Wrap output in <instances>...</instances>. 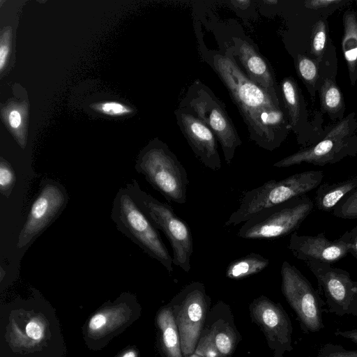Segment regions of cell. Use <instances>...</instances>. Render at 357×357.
I'll use <instances>...</instances> for the list:
<instances>
[{"label": "cell", "mask_w": 357, "mask_h": 357, "mask_svg": "<svg viewBox=\"0 0 357 357\" xmlns=\"http://www.w3.org/2000/svg\"><path fill=\"white\" fill-rule=\"evenodd\" d=\"M342 49L352 85L357 79V14L347 10L343 15Z\"/></svg>", "instance_id": "18"}, {"label": "cell", "mask_w": 357, "mask_h": 357, "mask_svg": "<svg viewBox=\"0 0 357 357\" xmlns=\"http://www.w3.org/2000/svg\"><path fill=\"white\" fill-rule=\"evenodd\" d=\"M136 171L167 201H187L188 174L176 155L162 142L150 144L139 154Z\"/></svg>", "instance_id": "5"}, {"label": "cell", "mask_w": 357, "mask_h": 357, "mask_svg": "<svg viewBox=\"0 0 357 357\" xmlns=\"http://www.w3.org/2000/svg\"><path fill=\"white\" fill-rule=\"evenodd\" d=\"M252 310L255 320L280 354L284 351H291V324L281 306L266 298L261 297L253 302Z\"/></svg>", "instance_id": "15"}, {"label": "cell", "mask_w": 357, "mask_h": 357, "mask_svg": "<svg viewBox=\"0 0 357 357\" xmlns=\"http://www.w3.org/2000/svg\"><path fill=\"white\" fill-rule=\"evenodd\" d=\"M282 98L292 128L297 126L301 114L300 94L296 82L292 77H286L280 84Z\"/></svg>", "instance_id": "22"}, {"label": "cell", "mask_w": 357, "mask_h": 357, "mask_svg": "<svg viewBox=\"0 0 357 357\" xmlns=\"http://www.w3.org/2000/svg\"><path fill=\"white\" fill-rule=\"evenodd\" d=\"M351 134L347 118L337 123L323 139L280 160L273 166L282 168L302 163L324 166L338 162L347 156H355L357 139Z\"/></svg>", "instance_id": "9"}, {"label": "cell", "mask_w": 357, "mask_h": 357, "mask_svg": "<svg viewBox=\"0 0 357 357\" xmlns=\"http://www.w3.org/2000/svg\"><path fill=\"white\" fill-rule=\"evenodd\" d=\"M120 357H137V353L133 349H130L121 354Z\"/></svg>", "instance_id": "39"}, {"label": "cell", "mask_w": 357, "mask_h": 357, "mask_svg": "<svg viewBox=\"0 0 357 357\" xmlns=\"http://www.w3.org/2000/svg\"><path fill=\"white\" fill-rule=\"evenodd\" d=\"M351 233L346 231L335 240H329L325 232L316 236L299 235L296 231L290 236L288 249L301 261H317L331 264L336 262L350 252Z\"/></svg>", "instance_id": "12"}, {"label": "cell", "mask_w": 357, "mask_h": 357, "mask_svg": "<svg viewBox=\"0 0 357 357\" xmlns=\"http://www.w3.org/2000/svg\"><path fill=\"white\" fill-rule=\"evenodd\" d=\"M212 340L222 356L230 354L234 346V338L229 330H213L210 333Z\"/></svg>", "instance_id": "29"}, {"label": "cell", "mask_w": 357, "mask_h": 357, "mask_svg": "<svg viewBox=\"0 0 357 357\" xmlns=\"http://www.w3.org/2000/svg\"><path fill=\"white\" fill-rule=\"evenodd\" d=\"M351 233V248L350 252L357 260V225L350 230Z\"/></svg>", "instance_id": "37"}, {"label": "cell", "mask_w": 357, "mask_h": 357, "mask_svg": "<svg viewBox=\"0 0 357 357\" xmlns=\"http://www.w3.org/2000/svg\"><path fill=\"white\" fill-rule=\"evenodd\" d=\"M213 63L248 127L250 139L268 151L279 147L288 128L281 105L248 77L233 56L216 54Z\"/></svg>", "instance_id": "1"}, {"label": "cell", "mask_w": 357, "mask_h": 357, "mask_svg": "<svg viewBox=\"0 0 357 357\" xmlns=\"http://www.w3.org/2000/svg\"><path fill=\"white\" fill-rule=\"evenodd\" d=\"M282 291L297 314L303 330L315 333L324 328L322 312L326 303L310 281L287 261L281 266Z\"/></svg>", "instance_id": "8"}, {"label": "cell", "mask_w": 357, "mask_h": 357, "mask_svg": "<svg viewBox=\"0 0 357 357\" xmlns=\"http://www.w3.org/2000/svg\"><path fill=\"white\" fill-rule=\"evenodd\" d=\"M334 216L347 220L357 218V188L344 197L334 208Z\"/></svg>", "instance_id": "25"}, {"label": "cell", "mask_w": 357, "mask_h": 357, "mask_svg": "<svg viewBox=\"0 0 357 357\" xmlns=\"http://www.w3.org/2000/svg\"><path fill=\"white\" fill-rule=\"evenodd\" d=\"M12 43V28L4 27L0 37V72L3 73L9 58Z\"/></svg>", "instance_id": "31"}, {"label": "cell", "mask_w": 357, "mask_h": 357, "mask_svg": "<svg viewBox=\"0 0 357 357\" xmlns=\"http://www.w3.org/2000/svg\"><path fill=\"white\" fill-rule=\"evenodd\" d=\"M111 218L119 231L160 262L169 273H172L173 258L158 229L134 202L126 188H121L117 192Z\"/></svg>", "instance_id": "4"}, {"label": "cell", "mask_w": 357, "mask_h": 357, "mask_svg": "<svg viewBox=\"0 0 357 357\" xmlns=\"http://www.w3.org/2000/svg\"><path fill=\"white\" fill-rule=\"evenodd\" d=\"M357 188V174L333 183H324L317 188L314 204L324 212L333 211L337 204Z\"/></svg>", "instance_id": "17"}, {"label": "cell", "mask_w": 357, "mask_h": 357, "mask_svg": "<svg viewBox=\"0 0 357 357\" xmlns=\"http://www.w3.org/2000/svg\"><path fill=\"white\" fill-rule=\"evenodd\" d=\"M324 177L321 170L305 171L282 180H270L248 190L243 194L238 207L230 215L225 225H238L262 210L306 195L321 183Z\"/></svg>", "instance_id": "2"}, {"label": "cell", "mask_w": 357, "mask_h": 357, "mask_svg": "<svg viewBox=\"0 0 357 357\" xmlns=\"http://www.w3.org/2000/svg\"><path fill=\"white\" fill-rule=\"evenodd\" d=\"M28 111L29 106L26 102H10L1 109V116L5 125L22 148L26 144Z\"/></svg>", "instance_id": "19"}, {"label": "cell", "mask_w": 357, "mask_h": 357, "mask_svg": "<svg viewBox=\"0 0 357 357\" xmlns=\"http://www.w3.org/2000/svg\"><path fill=\"white\" fill-rule=\"evenodd\" d=\"M336 336L342 337L357 344V328L351 330L340 331L337 330L334 333Z\"/></svg>", "instance_id": "36"}, {"label": "cell", "mask_w": 357, "mask_h": 357, "mask_svg": "<svg viewBox=\"0 0 357 357\" xmlns=\"http://www.w3.org/2000/svg\"><path fill=\"white\" fill-rule=\"evenodd\" d=\"M90 107L96 112L109 116H122L133 112L130 107L116 101L93 103Z\"/></svg>", "instance_id": "27"}, {"label": "cell", "mask_w": 357, "mask_h": 357, "mask_svg": "<svg viewBox=\"0 0 357 357\" xmlns=\"http://www.w3.org/2000/svg\"><path fill=\"white\" fill-rule=\"evenodd\" d=\"M235 52L245 73L255 84L265 90L280 105L278 88L273 72L266 59L248 41L234 38Z\"/></svg>", "instance_id": "16"}, {"label": "cell", "mask_w": 357, "mask_h": 357, "mask_svg": "<svg viewBox=\"0 0 357 357\" xmlns=\"http://www.w3.org/2000/svg\"><path fill=\"white\" fill-rule=\"evenodd\" d=\"M326 42V26L324 21L319 20L314 26L311 40V53L321 60Z\"/></svg>", "instance_id": "28"}, {"label": "cell", "mask_w": 357, "mask_h": 357, "mask_svg": "<svg viewBox=\"0 0 357 357\" xmlns=\"http://www.w3.org/2000/svg\"><path fill=\"white\" fill-rule=\"evenodd\" d=\"M68 195L57 181L46 179L33 202L18 236L17 248H24L34 241L66 208Z\"/></svg>", "instance_id": "11"}, {"label": "cell", "mask_w": 357, "mask_h": 357, "mask_svg": "<svg viewBox=\"0 0 357 357\" xmlns=\"http://www.w3.org/2000/svg\"><path fill=\"white\" fill-rule=\"evenodd\" d=\"M314 201L307 195L264 209L240 227L237 236L243 239H275L295 232L311 213Z\"/></svg>", "instance_id": "7"}, {"label": "cell", "mask_w": 357, "mask_h": 357, "mask_svg": "<svg viewBox=\"0 0 357 357\" xmlns=\"http://www.w3.org/2000/svg\"><path fill=\"white\" fill-rule=\"evenodd\" d=\"M15 182V175L12 167L2 158L0 162V192L8 197Z\"/></svg>", "instance_id": "30"}, {"label": "cell", "mask_w": 357, "mask_h": 357, "mask_svg": "<svg viewBox=\"0 0 357 357\" xmlns=\"http://www.w3.org/2000/svg\"><path fill=\"white\" fill-rule=\"evenodd\" d=\"M307 268L317 279L329 312L357 317V281L346 270L330 264L310 261Z\"/></svg>", "instance_id": "10"}, {"label": "cell", "mask_w": 357, "mask_h": 357, "mask_svg": "<svg viewBox=\"0 0 357 357\" xmlns=\"http://www.w3.org/2000/svg\"><path fill=\"white\" fill-rule=\"evenodd\" d=\"M157 321L167 356L182 357L179 333L171 310L163 309L159 313Z\"/></svg>", "instance_id": "20"}, {"label": "cell", "mask_w": 357, "mask_h": 357, "mask_svg": "<svg viewBox=\"0 0 357 357\" xmlns=\"http://www.w3.org/2000/svg\"><path fill=\"white\" fill-rule=\"evenodd\" d=\"M296 69L305 84H315L319 74L317 66L314 61L307 56L298 55L296 59Z\"/></svg>", "instance_id": "26"}, {"label": "cell", "mask_w": 357, "mask_h": 357, "mask_svg": "<svg viewBox=\"0 0 357 357\" xmlns=\"http://www.w3.org/2000/svg\"><path fill=\"white\" fill-rule=\"evenodd\" d=\"M174 114L177 124L196 157L207 168L219 170L222 162L213 131L184 107H178Z\"/></svg>", "instance_id": "13"}, {"label": "cell", "mask_w": 357, "mask_h": 357, "mask_svg": "<svg viewBox=\"0 0 357 357\" xmlns=\"http://www.w3.org/2000/svg\"><path fill=\"white\" fill-rule=\"evenodd\" d=\"M342 3V0H309L304 2L306 8L313 10L327 8Z\"/></svg>", "instance_id": "35"}, {"label": "cell", "mask_w": 357, "mask_h": 357, "mask_svg": "<svg viewBox=\"0 0 357 357\" xmlns=\"http://www.w3.org/2000/svg\"><path fill=\"white\" fill-rule=\"evenodd\" d=\"M264 3L268 4V5H274L277 4L278 3V1L275 0H266L263 1Z\"/></svg>", "instance_id": "40"}, {"label": "cell", "mask_w": 357, "mask_h": 357, "mask_svg": "<svg viewBox=\"0 0 357 357\" xmlns=\"http://www.w3.org/2000/svg\"><path fill=\"white\" fill-rule=\"evenodd\" d=\"M320 99L322 110L329 114L339 112L343 106L342 93L335 83L326 79L320 90Z\"/></svg>", "instance_id": "23"}, {"label": "cell", "mask_w": 357, "mask_h": 357, "mask_svg": "<svg viewBox=\"0 0 357 357\" xmlns=\"http://www.w3.org/2000/svg\"><path fill=\"white\" fill-rule=\"evenodd\" d=\"M206 297L202 284L192 283L186 289L176 317L181 347L184 356L195 351L204 321Z\"/></svg>", "instance_id": "14"}, {"label": "cell", "mask_w": 357, "mask_h": 357, "mask_svg": "<svg viewBox=\"0 0 357 357\" xmlns=\"http://www.w3.org/2000/svg\"><path fill=\"white\" fill-rule=\"evenodd\" d=\"M195 354L199 357H222L216 349L210 333L199 342Z\"/></svg>", "instance_id": "33"}, {"label": "cell", "mask_w": 357, "mask_h": 357, "mask_svg": "<svg viewBox=\"0 0 357 357\" xmlns=\"http://www.w3.org/2000/svg\"><path fill=\"white\" fill-rule=\"evenodd\" d=\"M269 260L257 253H250L231 261L226 270V276L232 280H241L257 274L265 269Z\"/></svg>", "instance_id": "21"}, {"label": "cell", "mask_w": 357, "mask_h": 357, "mask_svg": "<svg viewBox=\"0 0 357 357\" xmlns=\"http://www.w3.org/2000/svg\"><path fill=\"white\" fill-rule=\"evenodd\" d=\"M231 3L233 4L237 5L236 6L243 8L248 7L249 4L251 3L250 1L248 0H237V1H232Z\"/></svg>", "instance_id": "38"}, {"label": "cell", "mask_w": 357, "mask_h": 357, "mask_svg": "<svg viewBox=\"0 0 357 357\" xmlns=\"http://www.w3.org/2000/svg\"><path fill=\"white\" fill-rule=\"evenodd\" d=\"M316 357H357V350H347L342 345L328 343L319 349Z\"/></svg>", "instance_id": "32"}, {"label": "cell", "mask_w": 357, "mask_h": 357, "mask_svg": "<svg viewBox=\"0 0 357 357\" xmlns=\"http://www.w3.org/2000/svg\"><path fill=\"white\" fill-rule=\"evenodd\" d=\"M126 188L153 226L165 234L172 248L173 264L189 272L193 243L188 224L175 213L169 204L144 191L136 180H132Z\"/></svg>", "instance_id": "3"}, {"label": "cell", "mask_w": 357, "mask_h": 357, "mask_svg": "<svg viewBox=\"0 0 357 357\" xmlns=\"http://www.w3.org/2000/svg\"><path fill=\"white\" fill-rule=\"evenodd\" d=\"M117 307H110L93 314L88 323V331L90 334L98 335L106 331L109 327L116 326V321L122 320Z\"/></svg>", "instance_id": "24"}, {"label": "cell", "mask_w": 357, "mask_h": 357, "mask_svg": "<svg viewBox=\"0 0 357 357\" xmlns=\"http://www.w3.org/2000/svg\"><path fill=\"white\" fill-rule=\"evenodd\" d=\"M25 332L28 337L35 341L42 340L45 337V328L39 319L29 320L26 325Z\"/></svg>", "instance_id": "34"}, {"label": "cell", "mask_w": 357, "mask_h": 357, "mask_svg": "<svg viewBox=\"0 0 357 357\" xmlns=\"http://www.w3.org/2000/svg\"><path fill=\"white\" fill-rule=\"evenodd\" d=\"M181 107L192 112L213 131L229 165L242 142L223 103L208 87L196 80L189 87Z\"/></svg>", "instance_id": "6"}]
</instances>
